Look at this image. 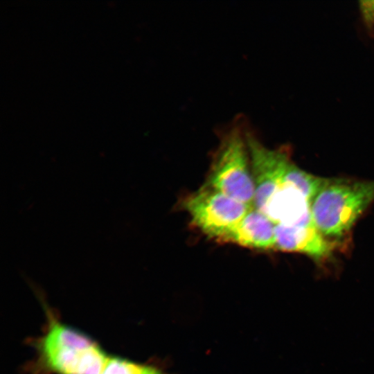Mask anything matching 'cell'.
<instances>
[{
  "instance_id": "obj_1",
  "label": "cell",
  "mask_w": 374,
  "mask_h": 374,
  "mask_svg": "<svg viewBox=\"0 0 374 374\" xmlns=\"http://www.w3.org/2000/svg\"><path fill=\"white\" fill-rule=\"evenodd\" d=\"M374 202V180L329 178L311 203L317 229L326 238L343 240Z\"/></svg>"
},
{
  "instance_id": "obj_2",
  "label": "cell",
  "mask_w": 374,
  "mask_h": 374,
  "mask_svg": "<svg viewBox=\"0 0 374 374\" xmlns=\"http://www.w3.org/2000/svg\"><path fill=\"white\" fill-rule=\"evenodd\" d=\"M204 185L253 206L255 186L246 134L239 127L222 137Z\"/></svg>"
},
{
  "instance_id": "obj_3",
  "label": "cell",
  "mask_w": 374,
  "mask_h": 374,
  "mask_svg": "<svg viewBox=\"0 0 374 374\" xmlns=\"http://www.w3.org/2000/svg\"><path fill=\"white\" fill-rule=\"evenodd\" d=\"M182 206L193 225L217 242L253 207L206 185L188 195Z\"/></svg>"
},
{
  "instance_id": "obj_4",
  "label": "cell",
  "mask_w": 374,
  "mask_h": 374,
  "mask_svg": "<svg viewBox=\"0 0 374 374\" xmlns=\"http://www.w3.org/2000/svg\"><path fill=\"white\" fill-rule=\"evenodd\" d=\"M246 139L255 186L253 207L264 213L283 186L284 175L292 161L287 149L268 148L249 132H246Z\"/></svg>"
},
{
  "instance_id": "obj_5",
  "label": "cell",
  "mask_w": 374,
  "mask_h": 374,
  "mask_svg": "<svg viewBox=\"0 0 374 374\" xmlns=\"http://www.w3.org/2000/svg\"><path fill=\"white\" fill-rule=\"evenodd\" d=\"M275 240L274 250L299 253L317 261L328 258L344 244V240L324 236L312 219L292 225L276 224Z\"/></svg>"
},
{
  "instance_id": "obj_6",
  "label": "cell",
  "mask_w": 374,
  "mask_h": 374,
  "mask_svg": "<svg viewBox=\"0 0 374 374\" xmlns=\"http://www.w3.org/2000/svg\"><path fill=\"white\" fill-rule=\"evenodd\" d=\"M275 227L273 221L253 206L242 220L217 242L253 250H274Z\"/></svg>"
},
{
  "instance_id": "obj_7",
  "label": "cell",
  "mask_w": 374,
  "mask_h": 374,
  "mask_svg": "<svg viewBox=\"0 0 374 374\" xmlns=\"http://www.w3.org/2000/svg\"><path fill=\"white\" fill-rule=\"evenodd\" d=\"M48 316V331L37 344L39 353L63 348L84 350L96 344L83 332L60 323L51 314Z\"/></svg>"
},
{
  "instance_id": "obj_8",
  "label": "cell",
  "mask_w": 374,
  "mask_h": 374,
  "mask_svg": "<svg viewBox=\"0 0 374 374\" xmlns=\"http://www.w3.org/2000/svg\"><path fill=\"white\" fill-rule=\"evenodd\" d=\"M328 179L308 172L292 161L284 175L283 184L296 188L312 203L316 195L326 184Z\"/></svg>"
},
{
  "instance_id": "obj_9",
  "label": "cell",
  "mask_w": 374,
  "mask_h": 374,
  "mask_svg": "<svg viewBox=\"0 0 374 374\" xmlns=\"http://www.w3.org/2000/svg\"><path fill=\"white\" fill-rule=\"evenodd\" d=\"M109 357L97 345L87 348L74 374H102Z\"/></svg>"
},
{
  "instance_id": "obj_10",
  "label": "cell",
  "mask_w": 374,
  "mask_h": 374,
  "mask_svg": "<svg viewBox=\"0 0 374 374\" xmlns=\"http://www.w3.org/2000/svg\"><path fill=\"white\" fill-rule=\"evenodd\" d=\"M145 366L118 357H109L102 374H141Z\"/></svg>"
},
{
  "instance_id": "obj_11",
  "label": "cell",
  "mask_w": 374,
  "mask_h": 374,
  "mask_svg": "<svg viewBox=\"0 0 374 374\" xmlns=\"http://www.w3.org/2000/svg\"><path fill=\"white\" fill-rule=\"evenodd\" d=\"M362 19L369 34L374 37V1H361Z\"/></svg>"
},
{
  "instance_id": "obj_12",
  "label": "cell",
  "mask_w": 374,
  "mask_h": 374,
  "mask_svg": "<svg viewBox=\"0 0 374 374\" xmlns=\"http://www.w3.org/2000/svg\"><path fill=\"white\" fill-rule=\"evenodd\" d=\"M141 374H161V373L154 367L145 366Z\"/></svg>"
}]
</instances>
